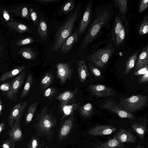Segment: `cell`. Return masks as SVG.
I'll list each match as a JSON object with an SVG mask.
<instances>
[{
  "instance_id": "24",
  "label": "cell",
  "mask_w": 148,
  "mask_h": 148,
  "mask_svg": "<svg viewBox=\"0 0 148 148\" xmlns=\"http://www.w3.org/2000/svg\"><path fill=\"white\" fill-rule=\"evenodd\" d=\"M25 68V66L20 67L4 73L0 77V81L3 82L13 78L21 73Z\"/></svg>"
},
{
  "instance_id": "8",
  "label": "cell",
  "mask_w": 148,
  "mask_h": 148,
  "mask_svg": "<svg viewBox=\"0 0 148 148\" xmlns=\"http://www.w3.org/2000/svg\"><path fill=\"white\" fill-rule=\"evenodd\" d=\"M72 62V61L59 62L56 65L57 77L62 84H64L68 79H70L71 77L73 69Z\"/></svg>"
},
{
  "instance_id": "29",
  "label": "cell",
  "mask_w": 148,
  "mask_h": 148,
  "mask_svg": "<svg viewBox=\"0 0 148 148\" xmlns=\"http://www.w3.org/2000/svg\"><path fill=\"white\" fill-rule=\"evenodd\" d=\"M131 126L140 138L144 137L146 130L145 126L140 123L135 122L131 124Z\"/></svg>"
},
{
  "instance_id": "7",
  "label": "cell",
  "mask_w": 148,
  "mask_h": 148,
  "mask_svg": "<svg viewBox=\"0 0 148 148\" xmlns=\"http://www.w3.org/2000/svg\"><path fill=\"white\" fill-rule=\"evenodd\" d=\"M114 51L112 46H107L88 56L86 59L96 66L102 69L107 63Z\"/></svg>"
},
{
  "instance_id": "19",
  "label": "cell",
  "mask_w": 148,
  "mask_h": 148,
  "mask_svg": "<svg viewBox=\"0 0 148 148\" xmlns=\"http://www.w3.org/2000/svg\"><path fill=\"white\" fill-rule=\"evenodd\" d=\"M73 113L70 115L64 121L60 129L59 139L62 140L69 133L74 123Z\"/></svg>"
},
{
  "instance_id": "44",
  "label": "cell",
  "mask_w": 148,
  "mask_h": 148,
  "mask_svg": "<svg viewBox=\"0 0 148 148\" xmlns=\"http://www.w3.org/2000/svg\"><path fill=\"white\" fill-rule=\"evenodd\" d=\"M148 81V70L139 79L138 81L139 83H142L146 82Z\"/></svg>"
},
{
  "instance_id": "6",
  "label": "cell",
  "mask_w": 148,
  "mask_h": 148,
  "mask_svg": "<svg viewBox=\"0 0 148 148\" xmlns=\"http://www.w3.org/2000/svg\"><path fill=\"white\" fill-rule=\"evenodd\" d=\"M148 97L141 95H133L118 103L122 109L131 113L139 110L146 104Z\"/></svg>"
},
{
  "instance_id": "39",
  "label": "cell",
  "mask_w": 148,
  "mask_h": 148,
  "mask_svg": "<svg viewBox=\"0 0 148 148\" xmlns=\"http://www.w3.org/2000/svg\"><path fill=\"white\" fill-rule=\"evenodd\" d=\"M148 6V0H143L141 1L139 6L138 11L141 13L147 8Z\"/></svg>"
},
{
  "instance_id": "49",
  "label": "cell",
  "mask_w": 148,
  "mask_h": 148,
  "mask_svg": "<svg viewBox=\"0 0 148 148\" xmlns=\"http://www.w3.org/2000/svg\"><path fill=\"white\" fill-rule=\"evenodd\" d=\"M3 109V105L0 98V115L1 114V113Z\"/></svg>"
},
{
  "instance_id": "47",
  "label": "cell",
  "mask_w": 148,
  "mask_h": 148,
  "mask_svg": "<svg viewBox=\"0 0 148 148\" xmlns=\"http://www.w3.org/2000/svg\"><path fill=\"white\" fill-rule=\"evenodd\" d=\"M5 125V123L4 122H2L0 123V134L3 130Z\"/></svg>"
},
{
  "instance_id": "9",
  "label": "cell",
  "mask_w": 148,
  "mask_h": 148,
  "mask_svg": "<svg viewBox=\"0 0 148 148\" xmlns=\"http://www.w3.org/2000/svg\"><path fill=\"white\" fill-rule=\"evenodd\" d=\"M92 2L89 1L86 4L78 25V40L87 29L90 23L92 12Z\"/></svg>"
},
{
  "instance_id": "14",
  "label": "cell",
  "mask_w": 148,
  "mask_h": 148,
  "mask_svg": "<svg viewBox=\"0 0 148 148\" xmlns=\"http://www.w3.org/2000/svg\"><path fill=\"white\" fill-rule=\"evenodd\" d=\"M20 119H17L7 133L9 138L15 143L21 141L23 136L22 132L20 127Z\"/></svg>"
},
{
  "instance_id": "46",
  "label": "cell",
  "mask_w": 148,
  "mask_h": 148,
  "mask_svg": "<svg viewBox=\"0 0 148 148\" xmlns=\"http://www.w3.org/2000/svg\"><path fill=\"white\" fill-rule=\"evenodd\" d=\"M18 27L19 29L22 30H26L27 29V27L25 25L23 24H20L18 25Z\"/></svg>"
},
{
  "instance_id": "12",
  "label": "cell",
  "mask_w": 148,
  "mask_h": 148,
  "mask_svg": "<svg viewBox=\"0 0 148 148\" xmlns=\"http://www.w3.org/2000/svg\"><path fill=\"white\" fill-rule=\"evenodd\" d=\"M88 88L92 94L97 97H108L115 95L114 91L112 88L105 85H91L88 86Z\"/></svg>"
},
{
  "instance_id": "30",
  "label": "cell",
  "mask_w": 148,
  "mask_h": 148,
  "mask_svg": "<svg viewBox=\"0 0 148 148\" xmlns=\"http://www.w3.org/2000/svg\"><path fill=\"white\" fill-rule=\"evenodd\" d=\"M93 110V105L90 103H88L81 107L79 110L80 113L82 116L87 117L92 114Z\"/></svg>"
},
{
  "instance_id": "27",
  "label": "cell",
  "mask_w": 148,
  "mask_h": 148,
  "mask_svg": "<svg viewBox=\"0 0 148 148\" xmlns=\"http://www.w3.org/2000/svg\"><path fill=\"white\" fill-rule=\"evenodd\" d=\"M80 103H73L70 105H66L64 106L61 110L64 114L63 118L70 115L73 112L78 109Z\"/></svg>"
},
{
  "instance_id": "51",
  "label": "cell",
  "mask_w": 148,
  "mask_h": 148,
  "mask_svg": "<svg viewBox=\"0 0 148 148\" xmlns=\"http://www.w3.org/2000/svg\"><path fill=\"white\" fill-rule=\"evenodd\" d=\"M47 148L46 147V148Z\"/></svg>"
},
{
  "instance_id": "38",
  "label": "cell",
  "mask_w": 148,
  "mask_h": 148,
  "mask_svg": "<svg viewBox=\"0 0 148 148\" xmlns=\"http://www.w3.org/2000/svg\"><path fill=\"white\" fill-rule=\"evenodd\" d=\"M60 0H36L35 1L38 4L45 5L54 4L55 3L59 2Z\"/></svg>"
},
{
  "instance_id": "41",
  "label": "cell",
  "mask_w": 148,
  "mask_h": 148,
  "mask_svg": "<svg viewBox=\"0 0 148 148\" xmlns=\"http://www.w3.org/2000/svg\"><path fill=\"white\" fill-rule=\"evenodd\" d=\"M90 69L92 73L96 77H99L101 76V72L97 68L94 66H91Z\"/></svg>"
},
{
  "instance_id": "10",
  "label": "cell",
  "mask_w": 148,
  "mask_h": 148,
  "mask_svg": "<svg viewBox=\"0 0 148 148\" xmlns=\"http://www.w3.org/2000/svg\"><path fill=\"white\" fill-rule=\"evenodd\" d=\"M101 108L108 110L116 114L120 117L123 118L135 119L134 115L121 108L113 98L106 100L100 107Z\"/></svg>"
},
{
  "instance_id": "21",
  "label": "cell",
  "mask_w": 148,
  "mask_h": 148,
  "mask_svg": "<svg viewBox=\"0 0 148 148\" xmlns=\"http://www.w3.org/2000/svg\"><path fill=\"white\" fill-rule=\"evenodd\" d=\"M148 65V44L143 49L138 57L135 66L137 71Z\"/></svg>"
},
{
  "instance_id": "42",
  "label": "cell",
  "mask_w": 148,
  "mask_h": 148,
  "mask_svg": "<svg viewBox=\"0 0 148 148\" xmlns=\"http://www.w3.org/2000/svg\"><path fill=\"white\" fill-rule=\"evenodd\" d=\"M148 70V65L141 68L136 71L134 73V74L135 75H143Z\"/></svg>"
},
{
  "instance_id": "2",
  "label": "cell",
  "mask_w": 148,
  "mask_h": 148,
  "mask_svg": "<svg viewBox=\"0 0 148 148\" xmlns=\"http://www.w3.org/2000/svg\"><path fill=\"white\" fill-rule=\"evenodd\" d=\"M111 18V14L108 10H103L98 14L85 37L77 47L75 54V57L82 54L84 50L97 37L101 28Z\"/></svg>"
},
{
  "instance_id": "37",
  "label": "cell",
  "mask_w": 148,
  "mask_h": 148,
  "mask_svg": "<svg viewBox=\"0 0 148 148\" xmlns=\"http://www.w3.org/2000/svg\"><path fill=\"white\" fill-rule=\"evenodd\" d=\"M15 143L9 138L3 142L2 147V148H16Z\"/></svg>"
},
{
  "instance_id": "20",
  "label": "cell",
  "mask_w": 148,
  "mask_h": 148,
  "mask_svg": "<svg viewBox=\"0 0 148 148\" xmlns=\"http://www.w3.org/2000/svg\"><path fill=\"white\" fill-rule=\"evenodd\" d=\"M76 64L80 81L81 82H84L90 76L87 66L85 60L83 59L77 60Z\"/></svg>"
},
{
  "instance_id": "32",
  "label": "cell",
  "mask_w": 148,
  "mask_h": 148,
  "mask_svg": "<svg viewBox=\"0 0 148 148\" xmlns=\"http://www.w3.org/2000/svg\"><path fill=\"white\" fill-rule=\"evenodd\" d=\"M114 3L118 8L120 12L123 16L127 10V1L126 0H116Z\"/></svg>"
},
{
  "instance_id": "26",
  "label": "cell",
  "mask_w": 148,
  "mask_h": 148,
  "mask_svg": "<svg viewBox=\"0 0 148 148\" xmlns=\"http://www.w3.org/2000/svg\"><path fill=\"white\" fill-rule=\"evenodd\" d=\"M53 75L51 72L47 73L41 79L40 83V87L42 90L48 88L52 83Z\"/></svg>"
},
{
  "instance_id": "50",
  "label": "cell",
  "mask_w": 148,
  "mask_h": 148,
  "mask_svg": "<svg viewBox=\"0 0 148 148\" xmlns=\"http://www.w3.org/2000/svg\"><path fill=\"white\" fill-rule=\"evenodd\" d=\"M136 148H143V147L140 146H138Z\"/></svg>"
},
{
  "instance_id": "34",
  "label": "cell",
  "mask_w": 148,
  "mask_h": 148,
  "mask_svg": "<svg viewBox=\"0 0 148 148\" xmlns=\"http://www.w3.org/2000/svg\"><path fill=\"white\" fill-rule=\"evenodd\" d=\"M148 32V16L147 14L144 17L139 27V34L143 35L147 34Z\"/></svg>"
},
{
  "instance_id": "48",
  "label": "cell",
  "mask_w": 148,
  "mask_h": 148,
  "mask_svg": "<svg viewBox=\"0 0 148 148\" xmlns=\"http://www.w3.org/2000/svg\"><path fill=\"white\" fill-rule=\"evenodd\" d=\"M4 18L7 20H8L10 18V16L6 12H4L3 14Z\"/></svg>"
},
{
  "instance_id": "16",
  "label": "cell",
  "mask_w": 148,
  "mask_h": 148,
  "mask_svg": "<svg viewBox=\"0 0 148 148\" xmlns=\"http://www.w3.org/2000/svg\"><path fill=\"white\" fill-rule=\"evenodd\" d=\"M116 130L113 126L107 125H97L90 129L88 134L92 136H102L110 135Z\"/></svg>"
},
{
  "instance_id": "18",
  "label": "cell",
  "mask_w": 148,
  "mask_h": 148,
  "mask_svg": "<svg viewBox=\"0 0 148 148\" xmlns=\"http://www.w3.org/2000/svg\"><path fill=\"white\" fill-rule=\"evenodd\" d=\"M116 139L121 143L136 142V138L132 133L125 129H121L115 136Z\"/></svg>"
},
{
  "instance_id": "36",
  "label": "cell",
  "mask_w": 148,
  "mask_h": 148,
  "mask_svg": "<svg viewBox=\"0 0 148 148\" xmlns=\"http://www.w3.org/2000/svg\"><path fill=\"white\" fill-rule=\"evenodd\" d=\"M125 36V30L123 25L118 34L117 38L115 41L116 46L119 45L124 40Z\"/></svg>"
},
{
  "instance_id": "40",
  "label": "cell",
  "mask_w": 148,
  "mask_h": 148,
  "mask_svg": "<svg viewBox=\"0 0 148 148\" xmlns=\"http://www.w3.org/2000/svg\"><path fill=\"white\" fill-rule=\"evenodd\" d=\"M38 145L37 139L35 137H33L28 145V148H37Z\"/></svg>"
},
{
  "instance_id": "35",
  "label": "cell",
  "mask_w": 148,
  "mask_h": 148,
  "mask_svg": "<svg viewBox=\"0 0 148 148\" xmlns=\"http://www.w3.org/2000/svg\"><path fill=\"white\" fill-rule=\"evenodd\" d=\"M58 92L57 90L55 88L51 87L48 88L43 93L44 97L50 99L54 96Z\"/></svg>"
},
{
  "instance_id": "25",
  "label": "cell",
  "mask_w": 148,
  "mask_h": 148,
  "mask_svg": "<svg viewBox=\"0 0 148 148\" xmlns=\"http://www.w3.org/2000/svg\"><path fill=\"white\" fill-rule=\"evenodd\" d=\"M38 103V102H34L29 107L25 119V123L26 125L28 124L32 121L36 111Z\"/></svg>"
},
{
  "instance_id": "23",
  "label": "cell",
  "mask_w": 148,
  "mask_h": 148,
  "mask_svg": "<svg viewBox=\"0 0 148 148\" xmlns=\"http://www.w3.org/2000/svg\"><path fill=\"white\" fill-rule=\"evenodd\" d=\"M41 10V7L38 4L33 5L30 8L31 19L33 22L34 28L36 30L39 22V15Z\"/></svg>"
},
{
  "instance_id": "5",
  "label": "cell",
  "mask_w": 148,
  "mask_h": 148,
  "mask_svg": "<svg viewBox=\"0 0 148 148\" xmlns=\"http://www.w3.org/2000/svg\"><path fill=\"white\" fill-rule=\"evenodd\" d=\"M37 30L44 45V47H47L50 42L53 28L50 18H48L42 10L40 14Z\"/></svg>"
},
{
  "instance_id": "17",
  "label": "cell",
  "mask_w": 148,
  "mask_h": 148,
  "mask_svg": "<svg viewBox=\"0 0 148 148\" xmlns=\"http://www.w3.org/2000/svg\"><path fill=\"white\" fill-rule=\"evenodd\" d=\"M75 0H69L61 5L55 14V16H62L72 11L75 8Z\"/></svg>"
},
{
  "instance_id": "33",
  "label": "cell",
  "mask_w": 148,
  "mask_h": 148,
  "mask_svg": "<svg viewBox=\"0 0 148 148\" xmlns=\"http://www.w3.org/2000/svg\"><path fill=\"white\" fill-rule=\"evenodd\" d=\"M123 25L121 18L119 15L115 19L113 30V35L115 37V41Z\"/></svg>"
},
{
  "instance_id": "28",
  "label": "cell",
  "mask_w": 148,
  "mask_h": 148,
  "mask_svg": "<svg viewBox=\"0 0 148 148\" xmlns=\"http://www.w3.org/2000/svg\"><path fill=\"white\" fill-rule=\"evenodd\" d=\"M138 53L136 52L129 59L126 64V67L123 75L128 74L134 67L137 58Z\"/></svg>"
},
{
  "instance_id": "45",
  "label": "cell",
  "mask_w": 148,
  "mask_h": 148,
  "mask_svg": "<svg viewBox=\"0 0 148 148\" xmlns=\"http://www.w3.org/2000/svg\"><path fill=\"white\" fill-rule=\"evenodd\" d=\"M28 11L27 8L24 7L22 10V14L23 16L25 17L28 15Z\"/></svg>"
},
{
  "instance_id": "15",
  "label": "cell",
  "mask_w": 148,
  "mask_h": 148,
  "mask_svg": "<svg viewBox=\"0 0 148 148\" xmlns=\"http://www.w3.org/2000/svg\"><path fill=\"white\" fill-rule=\"evenodd\" d=\"M78 90V88L74 90L65 91L58 95L55 97V99L60 102V108H62L74 98Z\"/></svg>"
},
{
  "instance_id": "11",
  "label": "cell",
  "mask_w": 148,
  "mask_h": 148,
  "mask_svg": "<svg viewBox=\"0 0 148 148\" xmlns=\"http://www.w3.org/2000/svg\"><path fill=\"white\" fill-rule=\"evenodd\" d=\"M25 75L26 71L24 70L18 76L11 82L10 90L5 93L6 96L10 100H16V94L24 82Z\"/></svg>"
},
{
  "instance_id": "13",
  "label": "cell",
  "mask_w": 148,
  "mask_h": 148,
  "mask_svg": "<svg viewBox=\"0 0 148 148\" xmlns=\"http://www.w3.org/2000/svg\"><path fill=\"white\" fill-rule=\"evenodd\" d=\"M27 105V101H25L18 103L13 108L8 119L9 126L11 127L17 119H21Z\"/></svg>"
},
{
  "instance_id": "1",
  "label": "cell",
  "mask_w": 148,
  "mask_h": 148,
  "mask_svg": "<svg viewBox=\"0 0 148 148\" xmlns=\"http://www.w3.org/2000/svg\"><path fill=\"white\" fill-rule=\"evenodd\" d=\"M82 5L79 2L72 11L60 21L50 18L53 32L50 43L44 49L42 54L45 60H55L63 43L78 27Z\"/></svg>"
},
{
  "instance_id": "3",
  "label": "cell",
  "mask_w": 148,
  "mask_h": 148,
  "mask_svg": "<svg viewBox=\"0 0 148 148\" xmlns=\"http://www.w3.org/2000/svg\"><path fill=\"white\" fill-rule=\"evenodd\" d=\"M36 125L38 130L44 133H50L56 125L57 119L52 113V111L44 107L38 113L36 118Z\"/></svg>"
},
{
  "instance_id": "4",
  "label": "cell",
  "mask_w": 148,
  "mask_h": 148,
  "mask_svg": "<svg viewBox=\"0 0 148 148\" xmlns=\"http://www.w3.org/2000/svg\"><path fill=\"white\" fill-rule=\"evenodd\" d=\"M79 42L78 26L63 43L55 60L73 58Z\"/></svg>"
},
{
  "instance_id": "31",
  "label": "cell",
  "mask_w": 148,
  "mask_h": 148,
  "mask_svg": "<svg viewBox=\"0 0 148 148\" xmlns=\"http://www.w3.org/2000/svg\"><path fill=\"white\" fill-rule=\"evenodd\" d=\"M32 77L31 73L28 75L25 83L23 90L20 97L21 98L25 97L29 93L32 84Z\"/></svg>"
},
{
  "instance_id": "43",
  "label": "cell",
  "mask_w": 148,
  "mask_h": 148,
  "mask_svg": "<svg viewBox=\"0 0 148 148\" xmlns=\"http://www.w3.org/2000/svg\"><path fill=\"white\" fill-rule=\"evenodd\" d=\"M10 84L8 82L1 84L0 86V89L3 92H8L10 89Z\"/></svg>"
},
{
  "instance_id": "22",
  "label": "cell",
  "mask_w": 148,
  "mask_h": 148,
  "mask_svg": "<svg viewBox=\"0 0 148 148\" xmlns=\"http://www.w3.org/2000/svg\"><path fill=\"white\" fill-rule=\"evenodd\" d=\"M95 147V148H124L122 144L116 139L115 136L106 142L96 144Z\"/></svg>"
}]
</instances>
